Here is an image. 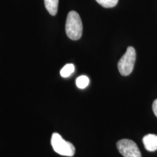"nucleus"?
<instances>
[{
  "label": "nucleus",
  "mask_w": 157,
  "mask_h": 157,
  "mask_svg": "<svg viewBox=\"0 0 157 157\" xmlns=\"http://www.w3.org/2000/svg\"><path fill=\"white\" fill-rule=\"evenodd\" d=\"M82 22L79 15L76 11L69 12L66 22V33L72 40H78L82 35Z\"/></svg>",
  "instance_id": "f257e3e1"
},
{
  "label": "nucleus",
  "mask_w": 157,
  "mask_h": 157,
  "mask_svg": "<svg viewBox=\"0 0 157 157\" xmlns=\"http://www.w3.org/2000/svg\"><path fill=\"white\" fill-rule=\"evenodd\" d=\"M117 147L124 157H141V153L134 141L129 139H122L118 141Z\"/></svg>",
  "instance_id": "20e7f679"
},
{
  "label": "nucleus",
  "mask_w": 157,
  "mask_h": 157,
  "mask_svg": "<svg viewBox=\"0 0 157 157\" xmlns=\"http://www.w3.org/2000/svg\"><path fill=\"white\" fill-rule=\"evenodd\" d=\"M143 143L145 148L150 152L157 150V135L153 134L146 135L143 137Z\"/></svg>",
  "instance_id": "39448f33"
},
{
  "label": "nucleus",
  "mask_w": 157,
  "mask_h": 157,
  "mask_svg": "<svg viewBox=\"0 0 157 157\" xmlns=\"http://www.w3.org/2000/svg\"><path fill=\"white\" fill-rule=\"evenodd\" d=\"M89 83L90 79L87 76H78L76 80V86H77V87L79 88V89H84V88L87 87Z\"/></svg>",
  "instance_id": "6e6552de"
},
{
  "label": "nucleus",
  "mask_w": 157,
  "mask_h": 157,
  "mask_svg": "<svg viewBox=\"0 0 157 157\" xmlns=\"http://www.w3.org/2000/svg\"><path fill=\"white\" fill-rule=\"evenodd\" d=\"M74 69H75V67H74V64L72 63L66 64V66H65L64 67L60 70V75L64 78L68 77V76H71L74 73Z\"/></svg>",
  "instance_id": "0eeeda50"
},
{
  "label": "nucleus",
  "mask_w": 157,
  "mask_h": 157,
  "mask_svg": "<svg viewBox=\"0 0 157 157\" xmlns=\"http://www.w3.org/2000/svg\"><path fill=\"white\" fill-rule=\"evenodd\" d=\"M51 145L57 154L65 156L72 157L75 154V147L71 143L65 140L61 135L57 132L52 133Z\"/></svg>",
  "instance_id": "f03ea898"
},
{
  "label": "nucleus",
  "mask_w": 157,
  "mask_h": 157,
  "mask_svg": "<svg viewBox=\"0 0 157 157\" xmlns=\"http://www.w3.org/2000/svg\"><path fill=\"white\" fill-rule=\"evenodd\" d=\"M152 109H153V111H154V115L157 117V99L155 100L154 103H153Z\"/></svg>",
  "instance_id": "9d476101"
},
{
  "label": "nucleus",
  "mask_w": 157,
  "mask_h": 157,
  "mask_svg": "<svg viewBox=\"0 0 157 157\" xmlns=\"http://www.w3.org/2000/svg\"><path fill=\"white\" fill-rule=\"evenodd\" d=\"M59 0H44V5L47 10L51 15H56L58 13Z\"/></svg>",
  "instance_id": "423d86ee"
},
{
  "label": "nucleus",
  "mask_w": 157,
  "mask_h": 157,
  "mask_svg": "<svg viewBox=\"0 0 157 157\" xmlns=\"http://www.w3.org/2000/svg\"><path fill=\"white\" fill-rule=\"evenodd\" d=\"M135 60H136V52L132 47H129L126 52L121 57L118 63V69L119 73L122 76H128L132 73L134 68Z\"/></svg>",
  "instance_id": "7ed1b4c3"
},
{
  "label": "nucleus",
  "mask_w": 157,
  "mask_h": 157,
  "mask_svg": "<svg viewBox=\"0 0 157 157\" xmlns=\"http://www.w3.org/2000/svg\"><path fill=\"white\" fill-rule=\"evenodd\" d=\"M119 0H96V2L105 8H111L117 5Z\"/></svg>",
  "instance_id": "1a4fd4ad"
}]
</instances>
